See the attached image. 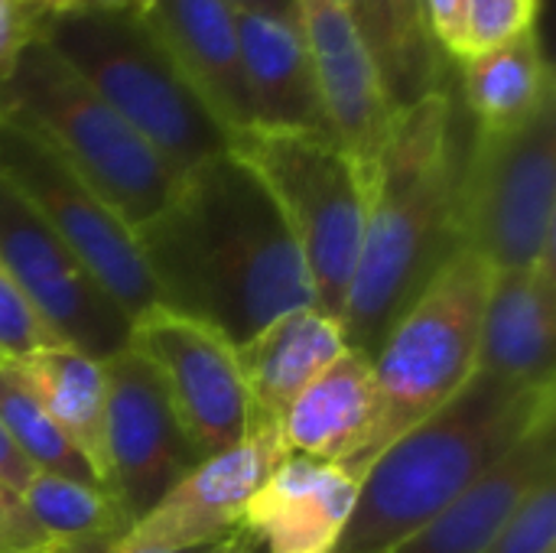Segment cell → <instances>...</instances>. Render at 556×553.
Listing matches in <instances>:
<instances>
[{
  "label": "cell",
  "mask_w": 556,
  "mask_h": 553,
  "mask_svg": "<svg viewBox=\"0 0 556 553\" xmlns=\"http://www.w3.org/2000/svg\"><path fill=\"white\" fill-rule=\"evenodd\" d=\"M378 417V391L371 355L342 349L339 359L313 378L280 417L283 450L336 463L355 476ZM358 479V476H355Z\"/></svg>",
  "instance_id": "d6986e66"
},
{
  "label": "cell",
  "mask_w": 556,
  "mask_h": 553,
  "mask_svg": "<svg viewBox=\"0 0 556 553\" xmlns=\"http://www.w3.org/2000/svg\"><path fill=\"white\" fill-rule=\"evenodd\" d=\"M551 417L554 388L476 372L450 404L375 456L332 553H391Z\"/></svg>",
  "instance_id": "3957f363"
},
{
  "label": "cell",
  "mask_w": 556,
  "mask_h": 553,
  "mask_svg": "<svg viewBox=\"0 0 556 553\" xmlns=\"http://www.w3.org/2000/svg\"><path fill=\"white\" fill-rule=\"evenodd\" d=\"M456 238L492 271L556 251V101L518 130H476L459 166Z\"/></svg>",
  "instance_id": "ba28073f"
},
{
  "label": "cell",
  "mask_w": 556,
  "mask_h": 553,
  "mask_svg": "<svg viewBox=\"0 0 556 553\" xmlns=\"http://www.w3.org/2000/svg\"><path fill=\"white\" fill-rule=\"evenodd\" d=\"M329 137L371 176L397 108L352 16L332 0H296Z\"/></svg>",
  "instance_id": "5bb4252c"
},
{
  "label": "cell",
  "mask_w": 556,
  "mask_h": 553,
  "mask_svg": "<svg viewBox=\"0 0 556 553\" xmlns=\"http://www.w3.org/2000/svg\"><path fill=\"white\" fill-rule=\"evenodd\" d=\"M39 39L182 176L231 150V134L137 7L49 10Z\"/></svg>",
  "instance_id": "277c9868"
},
{
  "label": "cell",
  "mask_w": 556,
  "mask_h": 553,
  "mask_svg": "<svg viewBox=\"0 0 556 553\" xmlns=\"http://www.w3.org/2000/svg\"><path fill=\"white\" fill-rule=\"evenodd\" d=\"M339 3L352 23L358 26V33L365 36L368 49L375 52V62L384 75V85L391 78L394 68V42H391V20H388V3L384 0H332ZM394 104V101H391Z\"/></svg>",
  "instance_id": "4dcf8cb0"
},
{
  "label": "cell",
  "mask_w": 556,
  "mask_h": 553,
  "mask_svg": "<svg viewBox=\"0 0 556 553\" xmlns=\"http://www.w3.org/2000/svg\"><path fill=\"white\" fill-rule=\"evenodd\" d=\"M459 65L463 95L476 117V130H518L556 101L554 65L538 29L485 49Z\"/></svg>",
  "instance_id": "603a6c76"
},
{
  "label": "cell",
  "mask_w": 556,
  "mask_h": 553,
  "mask_svg": "<svg viewBox=\"0 0 556 553\" xmlns=\"http://www.w3.org/2000/svg\"><path fill=\"white\" fill-rule=\"evenodd\" d=\"M160 375L169 404L202 460L238 447L251 427V394L238 349L212 326L153 306L130 326V342Z\"/></svg>",
  "instance_id": "8fae6325"
},
{
  "label": "cell",
  "mask_w": 556,
  "mask_h": 553,
  "mask_svg": "<svg viewBox=\"0 0 556 553\" xmlns=\"http://www.w3.org/2000/svg\"><path fill=\"white\" fill-rule=\"evenodd\" d=\"M0 427L13 440L20 456L33 466V473H46V476L104 489L98 482L94 469L88 466V460L52 424L46 407L36 401V394L16 378V372L3 359H0Z\"/></svg>",
  "instance_id": "d4e9b609"
},
{
  "label": "cell",
  "mask_w": 556,
  "mask_h": 553,
  "mask_svg": "<svg viewBox=\"0 0 556 553\" xmlns=\"http://www.w3.org/2000/svg\"><path fill=\"white\" fill-rule=\"evenodd\" d=\"M231 3L238 13H270V16H287L296 20V0H225Z\"/></svg>",
  "instance_id": "836d02e7"
},
{
  "label": "cell",
  "mask_w": 556,
  "mask_h": 553,
  "mask_svg": "<svg viewBox=\"0 0 556 553\" xmlns=\"http://www.w3.org/2000/svg\"><path fill=\"white\" fill-rule=\"evenodd\" d=\"M16 378L36 394L52 424L72 440V447L88 460L98 482L108 489L104 460V417H108V381L104 362L72 349L49 345L23 359L7 362Z\"/></svg>",
  "instance_id": "7402d4cb"
},
{
  "label": "cell",
  "mask_w": 556,
  "mask_h": 553,
  "mask_svg": "<svg viewBox=\"0 0 556 553\" xmlns=\"http://www.w3.org/2000/svg\"><path fill=\"white\" fill-rule=\"evenodd\" d=\"M358 499V479L336 463L287 453L251 495L241 528L264 553H332Z\"/></svg>",
  "instance_id": "9a60e30c"
},
{
  "label": "cell",
  "mask_w": 556,
  "mask_h": 553,
  "mask_svg": "<svg viewBox=\"0 0 556 553\" xmlns=\"http://www.w3.org/2000/svg\"><path fill=\"white\" fill-rule=\"evenodd\" d=\"M459 166L450 91H433L394 114L368 176L362 254L342 313L349 349L375 359L391 326L459 251Z\"/></svg>",
  "instance_id": "7a4b0ae2"
},
{
  "label": "cell",
  "mask_w": 556,
  "mask_h": 553,
  "mask_svg": "<svg viewBox=\"0 0 556 553\" xmlns=\"http://www.w3.org/2000/svg\"><path fill=\"white\" fill-rule=\"evenodd\" d=\"M238 349V365L251 404L280 420L300 391L319 378L345 349L342 323L316 306H300L277 316Z\"/></svg>",
  "instance_id": "44dd1931"
},
{
  "label": "cell",
  "mask_w": 556,
  "mask_h": 553,
  "mask_svg": "<svg viewBox=\"0 0 556 553\" xmlns=\"http://www.w3.org/2000/svg\"><path fill=\"white\" fill-rule=\"evenodd\" d=\"M554 342L556 251L521 271H492L476 372L525 388H554Z\"/></svg>",
  "instance_id": "e0dca14e"
},
{
  "label": "cell",
  "mask_w": 556,
  "mask_h": 553,
  "mask_svg": "<svg viewBox=\"0 0 556 553\" xmlns=\"http://www.w3.org/2000/svg\"><path fill=\"white\" fill-rule=\"evenodd\" d=\"M215 553H264V551H261V544H257L244 528H238L231 538H225V544H222Z\"/></svg>",
  "instance_id": "e575fe53"
},
{
  "label": "cell",
  "mask_w": 556,
  "mask_h": 553,
  "mask_svg": "<svg viewBox=\"0 0 556 553\" xmlns=\"http://www.w3.org/2000/svg\"><path fill=\"white\" fill-rule=\"evenodd\" d=\"M16 515V495H10L7 489H0V531L7 528V521Z\"/></svg>",
  "instance_id": "8d00e7d4"
},
{
  "label": "cell",
  "mask_w": 556,
  "mask_h": 553,
  "mask_svg": "<svg viewBox=\"0 0 556 553\" xmlns=\"http://www.w3.org/2000/svg\"><path fill=\"white\" fill-rule=\"evenodd\" d=\"M554 420L534 427L472 489L391 553H485L531 489L556 473Z\"/></svg>",
  "instance_id": "ac0fdd59"
},
{
  "label": "cell",
  "mask_w": 556,
  "mask_h": 553,
  "mask_svg": "<svg viewBox=\"0 0 556 553\" xmlns=\"http://www.w3.org/2000/svg\"><path fill=\"white\" fill-rule=\"evenodd\" d=\"M463 16H466V0H424L427 33L450 62L463 59Z\"/></svg>",
  "instance_id": "1f68e13d"
},
{
  "label": "cell",
  "mask_w": 556,
  "mask_h": 553,
  "mask_svg": "<svg viewBox=\"0 0 556 553\" xmlns=\"http://www.w3.org/2000/svg\"><path fill=\"white\" fill-rule=\"evenodd\" d=\"M134 3L137 0H68L65 7H75V10H121V7H134Z\"/></svg>",
  "instance_id": "d590c367"
},
{
  "label": "cell",
  "mask_w": 556,
  "mask_h": 553,
  "mask_svg": "<svg viewBox=\"0 0 556 553\" xmlns=\"http://www.w3.org/2000/svg\"><path fill=\"white\" fill-rule=\"evenodd\" d=\"M222 544H225V541H218V544H205V548H182V551H114V553H215Z\"/></svg>",
  "instance_id": "74e56055"
},
{
  "label": "cell",
  "mask_w": 556,
  "mask_h": 553,
  "mask_svg": "<svg viewBox=\"0 0 556 553\" xmlns=\"http://www.w3.org/2000/svg\"><path fill=\"white\" fill-rule=\"evenodd\" d=\"M0 176L134 319L160 306L137 231L33 130L0 117Z\"/></svg>",
  "instance_id": "9c48e42d"
},
{
  "label": "cell",
  "mask_w": 556,
  "mask_h": 553,
  "mask_svg": "<svg viewBox=\"0 0 556 553\" xmlns=\"http://www.w3.org/2000/svg\"><path fill=\"white\" fill-rule=\"evenodd\" d=\"M16 502L29 528L65 551L111 553L130 531V518L117 499L98 486L36 473Z\"/></svg>",
  "instance_id": "cb8c5ba5"
},
{
  "label": "cell",
  "mask_w": 556,
  "mask_h": 553,
  "mask_svg": "<svg viewBox=\"0 0 556 553\" xmlns=\"http://www.w3.org/2000/svg\"><path fill=\"white\" fill-rule=\"evenodd\" d=\"M541 7L544 0H466L459 62L538 29Z\"/></svg>",
  "instance_id": "4316f807"
},
{
  "label": "cell",
  "mask_w": 556,
  "mask_h": 553,
  "mask_svg": "<svg viewBox=\"0 0 556 553\" xmlns=\"http://www.w3.org/2000/svg\"><path fill=\"white\" fill-rule=\"evenodd\" d=\"M394 42V68L388 78V95L394 108H407L443 88V55L433 46L424 20V0H384Z\"/></svg>",
  "instance_id": "484cf974"
},
{
  "label": "cell",
  "mask_w": 556,
  "mask_h": 553,
  "mask_svg": "<svg viewBox=\"0 0 556 553\" xmlns=\"http://www.w3.org/2000/svg\"><path fill=\"white\" fill-rule=\"evenodd\" d=\"M33 476H36L33 466L20 456V450L0 427V489H7L10 495H20Z\"/></svg>",
  "instance_id": "d6a6232c"
},
{
  "label": "cell",
  "mask_w": 556,
  "mask_h": 553,
  "mask_svg": "<svg viewBox=\"0 0 556 553\" xmlns=\"http://www.w3.org/2000/svg\"><path fill=\"white\" fill-rule=\"evenodd\" d=\"M49 10L26 0H0V85L29 42L39 39Z\"/></svg>",
  "instance_id": "f546056e"
},
{
  "label": "cell",
  "mask_w": 556,
  "mask_h": 553,
  "mask_svg": "<svg viewBox=\"0 0 556 553\" xmlns=\"http://www.w3.org/2000/svg\"><path fill=\"white\" fill-rule=\"evenodd\" d=\"M0 264L59 342L98 362L127 349L130 316L3 176Z\"/></svg>",
  "instance_id": "30bf717a"
},
{
  "label": "cell",
  "mask_w": 556,
  "mask_h": 553,
  "mask_svg": "<svg viewBox=\"0 0 556 553\" xmlns=\"http://www.w3.org/2000/svg\"><path fill=\"white\" fill-rule=\"evenodd\" d=\"M26 3H36V7H46V10H59V7H65L68 0H26Z\"/></svg>",
  "instance_id": "f35d334b"
},
{
  "label": "cell",
  "mask_w": 556,
  "mask_h": 553,
  "mask_svg": "<svg viewBox=\"0 0 556 553\" xmlns=\"http://www.w3.org/2000/svg\"><path fill=\"white\" fill-rule=\"evenodd\" d=\"M0 117L46 140L134 231L179 189L169 166L42 39L29 42L0 85Z\"/></svg>",
  "instance_id": "5b68a950"
},
{
  "label": "cell",
  "mask_w": 556,
  "mask_h": 553,
  "mask_svg": "<svg viewBox=\"0 0 556 553\" xmlns=\"http://www.w3.org/2000/svg\"><path fill=\"white\" fill-rule=\"evenodd\" d=\"M134 7L225 130L231 137L251 130L254 111L241 65L238 10L225 0H137Z\"/></svg>",
  "instance_id": "2e32d148"
},
{
  "label": "cell",
  "mask_w": 556,
  "mask_h": 553,
  "mask_svg": "<svg viewBox=\"0 0 556 553\" xmlns=\"http://www.w3.org/2000/svg\"><path fill=\"white\" fill-rule=\"evenodd\" d=\"M160 306L244 345L277 316L313 306L300 248L257 173L228 153L189 169L137 228Z\"/></svg>",
  "instance_id": "6da1fadb"
},
{
  "label": "cell",
  "mask_w": 556,
  "mask_h": 553,
  "mask_svg": "<svg viewBox=\"0 0 556 553\" xmlns=\"http://www.w3.org/2000/svg\"><path fill=\"white\" fill-rule=\"evenodd\" d=\"M49 345H65V342L52 336V329L39 319V313L29 306V300L20 293V287L0 264V359L13 362Z\"/></svg>",
  "instance_id": "f1b7e54d"
},
{
  "label": "cell",
  "mask_w": 556,
  "mask_h": 553,
  "mask_svg": "<svg viewBox=\"0 0 556 553\" xmlns=\"http://www.w3.org/2000/svg\"><path fill=\"white\" fill-rule=\"evenodd\" d=\"M283 456L280 420L254 407L244 440L202 460L189 476H182L143 518L130 525L114 551H182L231 538L241 528L251 495Z\"/></svg>",
  "instance_id": "4fadbf2b"
},
{
  "label": "cell",
  "mask_w": 556,
  "mask_h": 553,
  "mask_svg": "<svg viewBox=\"0 0 556 553\" xmlns=\"http://www.w3.org/2000/svg\"><path fill=\"white\" fill-rule=\"evenodd\" d=\"M489 284L492 267L459 248L378 345L371 359L378 417L355 466L358 482L381 450L450 404L476 375Z\"/></svg>",
  "instance_id": "8992f818"
},
{
  "label": "cell",
  "mask_w": 556,
  "mask_h": 553,
  "mask_svg": "<svg viewBox=\"0 0 556 553\" xmlns=\"http://www.w3.org/2000/svg\"><path fill=\"white\" fill-rule=\"evenodd\" d=\"M108 492L130 525L143 518L202 456L189 443L153 365L130 345L104 362Z\"/></svg>",
  "instance_id": "7c38bea8"
},
{
  "label": "cell",
  "mask_w": 556,
  "mask_h": 553,
  "mask_svg": "<svg viewBox=\"0 0 556 553\" xmlns=\"http://www.w3.org/2000/svg\"><path fill=\"white\" fill-rule=\"evenodd\" d=\"M485 553H556V476H544Z\"/></svg>",
  "instance_id": "83f0119b"
},
{
  "label": "cell",
  "mask_w": 556,
  "mask_h": 553,
  "mask_svg": "<svg viewBox=\"0 0 556 553\" xmlns=\"http://www.w3.org/2000/svg\"><path fill=\"white\" fill-rule=\"evenodd\" d=\"M241 65L254 127L283 134H329L300 16L238 13Z\"/></svg>",
  "instance_id": "ffe728a7"
},
{
  "label": "cell",
  "mask_w": 556,
  "mask_h": 553,
  "mask_svg": "<svg viewBox=\"0 0 556 553\" xmlns=\"http://www.w3.org/2000/svg\"><path fill=\"white\" fill-rule=\"evenodd\" d=\"M231 153L274 196L300 248L313 306L342 323L362 254L368 173L329 134L244 130L231 137Z\"/></svg>",
  "instance_id": "52a82bcc"
}]
</instances>
